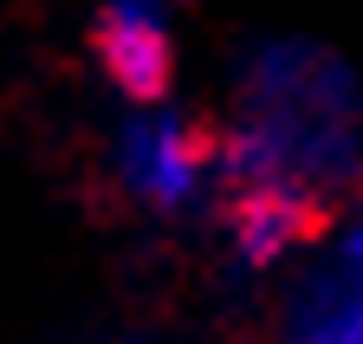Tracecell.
<instances>
[{
    "mask_svg": "<svg viewBox=\"0 0 363 344\" xmlns=\"http://www.w3.org/2000/svg\"><path fill=\"white\" fill-rule=\"evenodd\" d=\"M318 247H325L337 267H350L363 279V195H350L331 221H325V240H318Z\"/></svg>",
    "mask_w": 363,
    "mask_h": 344,
    "instance_id": "cell-5",
    "label": "cell"
},
{
    "mask_svg": "<svg viewBox=\"0 0 363 344\" xmlns=\"http://www.w3.org/2000/svg\"><path fill=\"white\" fill-rule=\"evenodd\" d=\"M84 39L117 98L175 91L182 0H84Z\"/></svg>",
    "mask_w": 363,
    "mask_h": 344,
    "instance_id": "cell-3",
    "label": "cell"
},
{
    "mask_svg": "<svg viewBox=\"0 0 363 344\" xmlns=\"http://www.w3.org/2000/svg\"><path fill=\"white\" fill-rule=\"evenodd\" d=\"M227 189H259L331 214L363 195V72L318 33H253L220 78Z\"/></svg>",
    "mask_w": 363,
    "mask_h": 344,
    "instance_id": "cell-1",
    "label": "cell"
},
{
    "mask_svg": "<svg viewBox=\"0 0 363 344\" xmlns=\"http://www.w3.org/2000/svg\"><path fill=\"white\" fill-rule=\"evenodd\" d=\"M91 344H150V338H91Z\"/></svg>",
    "mask_w": 363,
    "mask_h": 344,
    "instance_id": "cell-6",
    "label": "cell"
},
{
    "mask_svg": "<svg viewBox=\"0 0 363 344\" xmlns=\"http://www.w3.org/2000/svg\"><path fill=\"white\" fill-rule=\"evenodd\" d=\"M279 344H363V279L311 247L279 292Z\"/></svg>",
    "mask_w": 363,
    "mask_h": 344,
    "instance_id": "cell-4",
    "label": "cell"
},
{
    "mask_svg": "<svg viewBox=\"0 0 363 344\" xmlns=\"http://www.w3.org/2000/svg\"><path fill=\"white\" fill-rule=\"evenodd\" d=\"M104 182L117 189L123 208L150 221H214L227 169H220V131L201 117L182 91H150V98H117L104 123Z\"/></svg>",
    "mask_w": 363,
    "mask_h": 344,
    "instance_id": "cell-2",
    "label": "cell"
}]
</instances>
